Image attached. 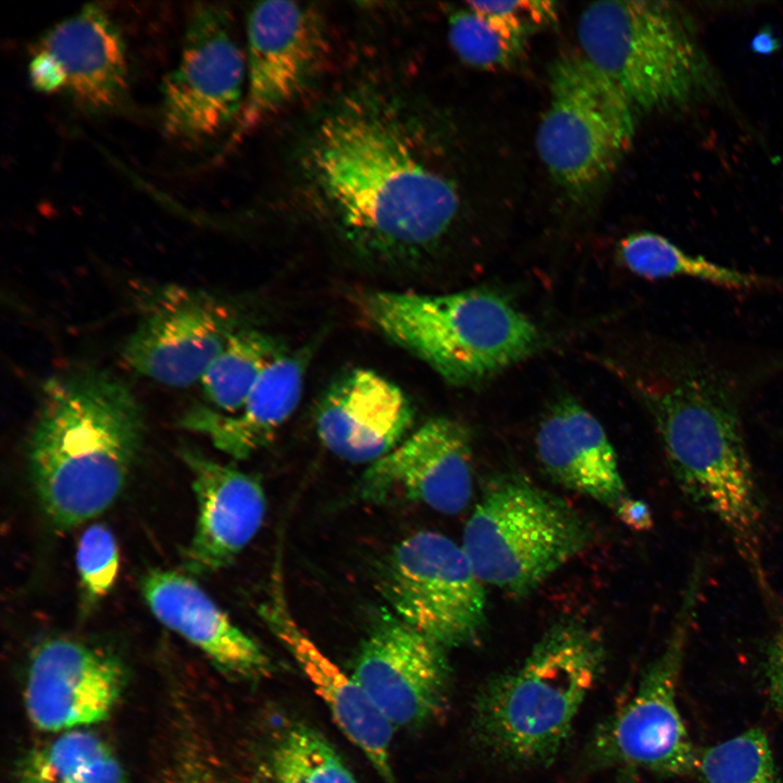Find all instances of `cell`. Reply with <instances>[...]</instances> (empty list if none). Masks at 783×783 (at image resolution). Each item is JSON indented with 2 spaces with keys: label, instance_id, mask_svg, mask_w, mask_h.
<instances>
[{
  "label": "cell",
  "instance_id": "obj_34",
  "mask_svg": "<svg viewBox=\"0 0 783 783\" xmlns=\"http://www.w3.org/2000/svg\"><path fill=\"white\" fill-rule=\"evenodd\" d=\"M614 512L622 523L634 531L647 532L654 526L651 510L641 499H633L627 496L618 505Z\"/></svg>",
  "mask_w": 783,
  "mask_h": 783
},
{
  "label": "cell",
  "instance_id": "obj_18",
  "mask_svg": "<svg viewBox=\"0 0 783 783\" xmlns=\"http://www.w3.org/2000/svg\"><path fill=\"white\" fill-rule=\"evenodd\" d=\"M281 573L273 575L260 614L270 631L294 657L339 730L371 762L385 783H398L391 763L395 728L365 692L304 633L293 617Z\"/></svg>",
  "mask_w": 783,
  "mask_h": 783
},
{
  "label": "cell",
  "instance_id": "obj_12",
  "mask_svg": "<svg viewBox=\"0 0 783 783\" xmlns=\"http://www.w3.org/2000/svg\"><path fill=\"white\" fill-rule=\"evenodd\" d=\"M243 326L237 309L226 300L203 290L167 286L153 295L122 356L135 372L184 388L201 380Z\"/></svg>",
  "mask_w": 783,
  "mask_h": 783
},
{
  "label": "cell",
  "instance_id": "obj_6",
  "mask_svg": "<svg viewBox=\"0 0 783 783\" xmlns=\"http://www.w3.org/2000/svg\"><path fill=\"white\" fill-rule=\"evenodd\" d=\"M576 36L581 53L623 92L635 112L681 104L705 83L704 54L672 3H591L577 18Z\"/></svg>",
  "mask_w": 783,
  "mask_h": 783
},
{
  "label": "cell",
  "instance_id": "obj_33",
  "mask_svg": "<svg viewBox=\"0 0 783 783\" xmlns=\"http://www.w3.org/2000/svg\"><path fill=\"white\" fill-rule=\"evenodd\" d=\"M766 678L771 701L783 709V614L779 630L767 650Z\"/></svg>",
  "mask_w": 783,
  "mask_h": 783
},
{
  "label": "cell",
  "instance_id": "obj_21",
  "mask_svg": "<svg viewBox=\"0 0 783 783\" xmlns=\"http://www.w3.org/2000/svg\"><path fill=\"white\" fill-rule=\"evenodd\" d=\"M156 618L200 649L227 676L269 678L273 663L263 648L238 626L187 575L152 569L140 581Z\"/></svg>",
  "mask_w": 783,
  "mask_h": 783
},
{
  "label": "cell",
  "instance_id": "obj_32",
  "mask_svg": "<svg viewBox=\"0 0 783 783\" xmlns=\"http://www.w3.org/2000/svg\"><path fill=\"white\" fill-rule=\"evenodd\" d=\"M159 783H229L198 744L179 747L165 768Z\"/></svg>",
  "mask_w": 783,
  "mask_h": 783
},
{
  "label": "cell",
  "instance_id": "obj_1",
  "mask_svg": "<svg viewBox=\"0 0 783 783\" xmlns=\"http://www.w3.org/2000/svg\"><path fill=\"white\" fill-rule=\"evenodd\" d=\"M781 372L783 355L750 357L670 339L645 344L631 372L679 489L723 526L753 575L765 571V500L744 412L755 391Z\"/></svg>",
  "mask_w": 783,
  "mask_h": 783
},
{
  "label": "cell",
  "instance_id": "obj_25",
  "mask_svg": "<svg viewBox=\"0 0 783 783\" xmlns=\"http://www.w3.org/2000/svg\"><path fill=\"white\" fill-rule=\"evenodd\" d=\"M17 779L18 783H126L111 747L80 729L28 751L17 766Z\"/></svg>",
  "mask_w": 783,
  "mask_h": 783
},
{
  "label": "cell",
  "instance_id": "obj_17",
  "mask_svg": "<svg viewBox=\"0 0 783 783\" xmlns=\"http://www.w3.org/2000/svg\"><path fill=\"white\" fill-rule=\"evenodd\" d=\"M126 684L115 655L69 638L41 643L29 660L24 700L42 731H72L105 720Z\"/></svg>",
  "mask_w": 783,
  "mask_h": 783
},
{
  "label": "cell",
  "instance_id": "obj_22",
  "mask_svg": "<svg viewBox=\"0 0 783 783\" xmlns=\"http://www.w3.org/2000/svg\"><path fill=\"white\" fill-rule=\"evenodd\" d=\"M539 462L567 489L614 510L627 497L616 451L600 422L564 397L551 405L535 437Z\"/></svg>",
  "mask_w": 783,
  "mask_h": 783
},
{
  "label": "cell",
  "instance_id": "obj_2",
  "mask_svg": "<svg viewBox=\"0 0 783 783\" xmlns=\"http://www.w3.org/2000/svg\"><path fill=\"white\" fill-rule=\"evenodd\" d=\"M413 130L383 103L358 99L324 115L308 139L303 169L313 198L365 259L424 260L457 225L456 183Z\"/></svg>",
  "mask_w": 783,
  "mask_h": 783
},
{
  "label": "cell",
  "instance_id": "obj_15",
  "mask_svg": "<svg viewBox=\"0 0 783 783\" xmlns=\"http://www.w3.org/2000/svg\"><path fill=\"white\" fill-rule=\"evenodd\" d=\"M32 86L62 92L90 112L121 108L128 95V64L122 35L108 12L88 3L49 28L28 64Z\"/></svg>",
  "mask_w": 783,
  "mask_h": 783
},
{
  "label": "cell",
  "instance_id": "obj_28",
  "mask_svg": "<svg viewBox=\"0 0 783 783\" xmlns=\"http://www.w3.org/2000/svg\"><path fill=\"white\" fill-rule=\"evenodd\" d=\"M448 38L464 63L498 70L513 65L521 58L527 37L500 18L465 4L449 14Z\"/></svg>",
  "mask_w": 783,
  "mask_h": 783
},
{
  "label": "cell",
  "instance_id": "obj_24",
  "mask_svg": "<svg viewBox=\"0 0 783 783\" xmlns=\"http://www.w3.org/2000/svg\"><path fill=\"white\" fill-rule=\"evenodd\" d=\"M618 252L629 271L648 279L692 278L731 290L783 288L782 278L743 272L693 256L652 232L627 235L620 241Z\"/></svg>",
  "mask_w": 783,
  "mask_h": 783
},
{
  "label": "cell",
  "instance_id": "obj_23",
  "mask_svg": "<svg viewBox=\"0 0 783 783\" xmlns=\"http://www.w3.org/2000/svg\"><path fill=\"white\" fill-rule=\"evenodd\" d=\"M309 358L308 349H285L264 369L239 412L225 414L197 407L184 415L182 425L207 435L216 448L233 458L249 457L268 445L295 412Z\"/></svg>",
  "mask_w": 783,
  "mask_h": 783
},
{
  "label": "cell",
  "instance_id": "obj_3",
  "mask_svg": "<svg viewBox=\"0 0 783 783\" xmlns=\"http://www.w3.org/2000/svg\"><path fill=\"white\" fill-rule=\"evenodd\" d=\"M133 391L113 374L79 369L42 386L27 459L49 521L71 529L104 511L121 494L144 438Z\"/></svg>",
  "mask_w": 783,
  "mask_h": 783
},
{
  "label": "cell",
  "instance_id": "obj_11",
  "mask_svg": "<svg viewBox=\"0 0 783 783\" xmlns=\"http://www.w3.org/2000/svg\"><path fill=\"white\" fill-rule=\"evenodd\" d=\"M247 63L228 11L197 3L190 11L178 62L161 87V116L167 135L196 141L239 120Z\"/></svg>",
  "mask_w": 783,
  "mask_h": 783
},
{
  "label": "cell",
  "instance_id": "obj_31",
  "mask_svg": "<svg viewBox=\"0 0 783 783\" xmlns=\"http://www.w3.org/2000/svg\"><path fill=\"white\" fill-rule=\"evenodd\" d=\"M465 4L500 18L526 37L558 17L556 3L550 1H469Z\"/></svg>",
  "mask_w": 783,
  "mask_h": 783
},
{
  "label": "cell",
  "instance_id": "obj_9",
  "mask_svg": "<svg viewBox=\"0 0 783 783\" xmlns=\"http://www.w3.org/2000/svg\"><path fill=\"white\" fill-rule=\"evenodd\" d=\"M704 562L694 564L662 652L645 670L635 693L604 720L585 748L589 770H644L664 776L696 770L693 747L676 701V686L699 604Z\"/></svg>",
  "mask_w": 783,
  "mask_h": 783
},
{
  "label": "cell",
  "instance_id": "obj_14",
  "mask_svg": "<svg viewBox=\"0 0 783 783\" xmlns=\"http://www.w3.org/2000/svg\"><path fill=\"white\" fill-rule=\"evenodd\" d=\"M440 645L383 611L362 642L352 678L395 729H417L443 710L451 671Z\"/></svg>",
  "mask_w": 783,
  "mask_h": 783
},
{
  "label": "cell",
  "instance_id": "obj_30",
  "mask_svg": "<svg viewBox=\"0 0 783 783\" xmlns=\"http://www.w3.org/2000/svg\"><path fill=\"white\" fill-rule=\"evenodd\" d=\"M77 569L82 606L90 610L112 588L120 567L119 549L112 532L103 524H92L80 536Z\"/></svg>",
  "mask_w": 783,
  "mask_h": 783
},
{
  "label": "cell",
  "instance_id": "obj_10",
  "mask_svg": "<svg viewBox=\"0 0 783 783\" xmlns=\"http://www.w3.org/2000/svg\"><path fill=\"white\" fill-rule=\"evenodd\" d=\"M391 612L445 649L473 643L487 622L485 584L462 545L437 532L414 533L383 563Z\"/></svg>",
  "mask_w": 783,
  "mask_h": 783
},
{
  "label": "cell",
  "instance_id": "obj_7",
  "mask_svg": "<svg viewBox=\"0 0 783 783\" xmlns=\"http://www.w3.org/2000/svg\"><path fill=\"white\" fill-rule=\"evenodd\" d=\"M591 539L588 523L568 501L509 474L485 489L463 529L462 547L485 585L524 596Z\"/></svg>",
  "mask_w": 783,
  "mask_h": 783
},
{
  "label": "cell",
  "instance_id": "obj_20",
  "mask_svg": "<svg viewBox=\"0 0 783 783\" xmlns=\"http://www.w3.org/2000/svg\"><path fill=\"white\" fill-rule=\"evenodd\" d=\"M182 457L192 474L198 519L184 550V569L208 574L228 566L262 525L266 500L252 475L220 463L192 448Z\"/></svg>",
  "mask_w": 783,
  "mask_h": 783
},
{
  "label": "cell",
  "instance_id": "obj_8",
  "mask_svg": "<svg viewBox=\"0 0 783 783\" xmlns=\"http://www.w3.org/2000/svg\"><path fill=\"white\" fill-rule=\"evenodd\" d=\"M635 110L581 51L549 67V104L536 134L550 176L574 202L594 197L631 147Z\"/></svg>",
  "mask_w": 783,
  "mask_h": 783
},
{
  "label": "cell",
  "instance_id": "obj_13",
  "mask_svg": "<svg viewBox=\"0 0 783 783\" xmlns=\"http://www.w3.org/2000/svg\"><path fill=\"white\" fill-rule=\"evenodd\" d=\"M246 29L247 84L235 139L300 95L319 70L326 46L319 12L304 3H257Z\"/></svg>",
  "mask_w": 783,
  "mask_h": 783
},
{
  "label": "cell",
  "instance_id": "obj_29",
  "mask_svg": "<svg viewBox=\"0 0 783 783\" xmlns=\"http://www.w3.org/2000/svg\"><path fill=\"white\" fill-rule=\"evenodd\" d=\"M696 770L704 783H779L769 741L759 729L698 754Z\"/></svg>",
  "mask_w": 783,
  "mask_h": 783
},
{
  "label": "cell",
  "instance_id": "obj_16",
  "mask_svg": "<svg viewBox=\"0 0 783 783\" xmlns=\"http://www.w3.org/2000/svg\"><path fill=\"white\" fill-rule=\"evenodd\" d=\"M473 482L468 430L439 417L427 420L370 464L360 478L359 494L372 502L406 500L457 514L472 499Z\"/></svg>",
  "mask_w": 783,
  "mask_h": 783
},
{
  "label": "cell",
  "instance_id": "obj_4",
  "mask_svg": "<svg viewBox=\"0 0 783 783\" xmlns=\"http://www.w3.org/2000/svg\"><path fill=\"white\" fill-rule=\"evenodd\" d=\"M605 659L595 629L576 620L552 625L519 666L480 688L471 711L478 748L507 766L547 765L564 747Z\"/></svg>",
  "mask_w": 783,
  "mask_h": 783
},
{
  "label": "cell",
  "instance_id": "obj_27",
  "mask_svg": "<svg viewBox=\"0 0 783 783\" xmlns=\"http://www.w3.org/2000/svg\"><path fill=\"white\" fill-rule=\"evenodd\" d=\"M284 350L260 330L245 325L234 333L200 380L213 409L225 414L239 412L264 369Z\"/></svg>",
  "mask_w": 783,
  "mask_h": 783
},
{
  "label": "cell",
  "instance_id": "obj_26",
  "mask_svg": "<svg viewBox=\"0 0 783 783\" xmlns=\"http://www.w3.org/2000/svg\"><path fill=\"white\" fill-rule=\"evenodd\" d=\"M259 768L263 783H360L331 742L300 721L274 730Z\"/></svg>",
  "mask_w": 783,
  "mask_h": 783
},
{
  "label": "cell",
  "instance_id": "obj_19",
  "mask_svg": "<svg viewBox=\"0 0 783 783\" xmlns=\"http://www.w3.org/2000/svg\"><path fill=\"white\" fill-rule=\"evenodd\" d=\"M414 414L398 385L372 370L356 368L327 387L314 424L319 439L332 453L370 465L410 434Z\"/></svg>",
  "mask_w": 783,
  "mask_h": 783
},
{
  "label": "cell",
  "instance_id": "obj_5",
  "mask_svg": "<svg viewBox=\"0 0 783 783\" xmlns=\"http://www.w3.org/2000/svg\"><path fill=\"white\" fill-rule=\"evenodd\" d=\"M364 308L387 339L459 387L492 378L530 357L540 343L535 324L505 296L486 288L381 290L365 297Z\"/></svg>",
  "mask_w": 783,
  "mask_h": 783
}]
</instances>
